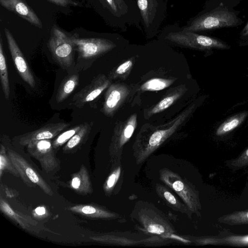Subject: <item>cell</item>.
<instances>
[{
    "mask_svg": "<svg viewBox=\"0 0 248 248\" xmlns=\"http://www.w3.org/2000/svg\"><path fill=\"white\" fill-rule=\"evenodd\" d=\"M73 41L78 52V60L91 61L112 49L115 45L110 40L101 38H79L73 34Z\"/></svg>",
    "mask_w": 248,
    "mask_h": 248,
    "instance_id": "obj_3",
    "label": "cell"
},
{
    "mask_svg": "<svg viewBox=\"0 0 248 248\" xmlns=\"http://www.w3.org/2000/svg\"><path fill=\"white\" fill-rule=\"evenodd\" d=\"M244 190V193L245 194H247L248 193V184L246 186V188H245Z\"/></svg>",
    "mask_w": 248,
    "mask_h": 248,
    "instance_id": "obj_37",
    "label": "cell"
},
{
    "mask_svg": "<svg viewBox=\"0 0 248 248\" xmlns=\"http://www.w3.org/2000/svg\"><path fill=\"white\" fill-rule=\"evenodd\" d=\"M179 96L180 94L178 93L167 96L155 105L149 114H153L164 110L170 106Z\"/></svg>",
    "mask_w": 248,
    "mask_h": 248,
    "instance_id": "obj_28",
    "label": "cell"
},
{
    "mask_svg": "<svg viewBox=\"0 0 248 248\" xmlns=\"http://www.w3.org/2000/svg\"><path fill=\"white\" fill-rule=\"evenodd\" d=\"M120 173V169L119 168L113 172L108 177L107 181V186L110 188L113 186Z\"/></svg>",
    "mask_w": 248,
    "mask_h": 248,
    "instance_id": "obj_30",
    "label": "cell"
},
{
    "mask_svg": "<svg viewBox=\"0 0 248 248\" xmlns=\"http://www.w3.org/2000/svg\"><path fill=\"white\" fill-rule=\"evenodd\" d=\"M72 187L78 192L87 194L91 192V184L87 170L84 166L75 174L71 180Z\"/></svg>",
    "mask_w": 248,
    "mask_h": 248,
    "instance_id": "obj_17",
    "label": "cell"
},
{
    "mask_svg": "<svg viewBox=\"0 0 248 248\" xmlns=\"http://www.w3.org/2000/svg\"><path fill=\"white\" fill-rule=\"evenodd\" d=\"M148 231L152 233L161 234L165 232L164 228L159 224H150L147 228Z\"/></svg>",
    "mask_w": 248,
    "mask_h": 248,
    "instance_id": "obj_32",
    "label": "cell"
},
{
    "mask_svg": "<svg viewBox=\"0 0 248 248\" xmlns=\"http://www.w3.org/2000/svg\"><path fill=\"white\" fill-rule=\"evenodd\" d=\"M172 82V80L162 78H153L144 83L141 89L143 91H157L162 90L169 86Z\"/></svg>",
    "mask_w": 248,
    "mask_h": 248,
    "instance_id": "obj_25",
    "label": "cell"
},
{
    "mask_svg": "<svg viewBox=\"0 0 248 248\" xmlns=\"http://www.w3.org/2000/svg\"><path fill=\"white\" fill-rule=\"evenodd\" d=\"M247 126H248V123H247Z\"/></svg>",
    "mask_w": 248,
    "mask_h": 248,
    "instance_id": "obj_38",
    "label": "cell"
},
{
    "mask_svg": "<svg viewBox=\"0 0 248 248\" xmlns=\"http://www.w3.org/2000/svg\"><path fill=\"white\" fill-rule=\"evenodd\" d=\"M194 105L187 111L179 115L170 127L164 130H159L155 132L150 137L148 144L144 151L143 156H146L156 149L167 138L170 136L185 120L192 110Z\"/></svg>",
    "mask_w": 248,
    "mask_h": 248,
    "instance_id": "obj_12",
    "label": "cell"
},
{
    "mask_svg": "<svg viewBox=\"0 0 248 248\" xmlns=\"http://www.w3.org/2000/svg\"><path fill=\"white\" fill-rule=\"evenodd\" d=\"M201 245L229 246L237 247H248V234H235L226 230L218 235L202 237L197 240Z\"/></svg>",
    "mask_w": 248,
    "mask_h": 248,
    "instance_id": "obj_11",
    "label": "cell"
},
{
    "mask_svg": "<svg viewBox=\"0 0 248 248\" xmlns=\"http://www.w3.org/2000/svg\"><path fill=\"white\" fill-rule=\"evenodd\" d=\"M35 212L37 215L42 216L46 214V209L44 207L40 206L35 209Z\"/></svg>",
    "mask_w": 248,
    "mask_h": 248,
    "instance_id": "obj_35",
    "label": "cell"
},
{
    "mask_svg": "<svg viewBox=\"0 0 248 248\" xmlns=\"http://www.w3.org/2000/svg\"><path fill=\"white\" fill-rule=\"evenodd\" d=\"M82 125L83 124H78L59 134L58 137L53 141V147L58 148L66 142H67L81 129Z\"/></svg>",
    "mask_w": 248,
    "mask_h": 248,
    "instance_id": "obj_26",
    "label": "cell"
},
{
    "mask_svg": "<svg viewBox=\"0 0 248 248\" xmlns=\"http://www.w3.org/2000/svg\"><path fill=\"white\" fill-rule=\"evenodd\" d=\"M73 36L56 25L52 27L48 47L54 61L64 69L71 68L74 62L76 50Z\"/></svg>",
    "mask_w": 248,
    "mask_h": 248,
    "instance_id": "obj_1",
    "label": "cell"
},
{
    "mask_svg": "<svg viewBox=\"0 0 248 248\" xmlns=\"http://www.w3.org/2000/svg\"><path fill=\"white\" fill-rule=\"evenodd\" d=\"M92 123H85L83 124L81 129L77 132L66 143L63 148L64 151L73 149L80 145L88 138L89 135Z\"/></svg>",
    "mask_w": 248,
    "mask_h": 248,
    "instance_id": "obj_21",
    "label": "cell"
},
{
    "mask_svg": "<svg viewBox=\"0 0 248 248\" xmlns=\"http://www.w3.org/2000/svg\"><path fill=\"white\" fill-rule=\"evenodd\" d=\"M4 31L11 55L18 74L24 81L34 88L36 83L35 78L16 41L8 29L4 28Z\"/></svg>",
    "mask_w": 248,
    "mask_h": 248,
    "instance_id": "obj_7",
    "label": "cell"
},
{
    "mask_svg": "<svg viewBox=\"0 0 248 248\" xmlns=\"http://www.w3.org/2000/svg\"><path fill=\"white\" fill-rule=\"evenodd\" d=\"M132 65V62L130 60L126 61L119 65L115 71L117 74L121 75L125 73Z\"/></svg>",
    "mask_w": 248,
    "mask_h": 248,
    "instance_id": "obj_31",
    "label": "cell"
},
{
    "mask_svg": "<svg viewBox=\"0 0 248 248\" xmlns=\"http://www.w3.org/2000/svg\"><path fill=\"white\" fill-rule=\"evenodd\" d=\"M241 35L244 37L248 36V22L242 30Z\"/></svg>",
    "mask_w": 248,
    "mask_h": 248,
    "instance_id": "obj_36",
    "label": "cell"
},
{
    "mask_svg": "<svg viewBox=\"0 0 248 248\" xmlns=\"http://www.w3.org/2000/svg\"><path fill=\"white\" fill-rule=\"evenodd\" d=\"M248 116V111L243 110L232 115L222 123L215 130V137L217 140H224L225 138L240 126Z\"/></svg>",
    "mask_w": 248,
    "mask_h": 248,
    "instance_id": "obj_15",
    "label": "cell"
},
{
    "mask_svg": "<svg viewBox=\"0 0 248 248\" xmlns=\"http://www.w3.org/2000/svg\"><path fill=\"white\" fill-rule=\"evenodd\" d=\"M0 79L4 97L6 99L8 100L10 93V85L8 69L3 47L2 38L1 34L0 35Z\"/></svg>",
    "mask_w": 248,
    "mask_h": 248,
    "instance_id": "obj_19",
    "label": "cell"
},
{
    "mask_svg": "<svg viewBox=\"0 0 248 248\" xmlns=\"http://www.w3.org/2000/svg\"><path fill=\"white\" fill-rule=\"evenodd\" d=\"M136 124L137 116L134 114L131 116L126 122L121 133L119 134V145L122 146L131 138L134 131Z\"/></svg>",
    "mask_w": 248,
    "mask_h": 248,
    "instance_id": "obj_24",
    "label": "cell"
},
{
    "mask_svg": "<svg viewBox=\"0 0 248 248\" xmlns=\"http://www.w3.org/2000/svg\"><path fill=\"white\" fill-rule=\"evenodd\" d=\"M168 38L178 44L201 50L228 49L230 47L219 39L190 31L172 32L169 34Z\"/></svg>",
    "mask_w": 248,
    "mask_h": 248,
    "instance_id": "obj_4",
    "label": "cell"
},
{
    "mask_svg": "<svg viewBox=\"0 0 248 248\" xmlns=\"http://www.w3.org/2000/svg\"><path fill=\"white\" fill-rule=\"evenodd\" d=\"M163 196L165 199L170 204L175 206L178 205L177 200L174 196L167 190H164L163 192Z\"/></svg>",
    "mask_w": 248,
    "mask_h": 248,
    "instance_id": "obj_33",
    "label": "cell"
},
{
    "mask_svg": "<svg viewBox=\"0 0 248 248\" xmlns=\"http://www.w3.org/2000/svg\"><path fill=\"white\" fill-rule=\"evenodd\" d=\"M109 84V81L105 75H98L90 84L74 95L72 99L73 105L78 108L83 107L99 96L108 87Z\"/></svg>",
    "mask_w": 248,
    "mask_h": 248,
    "instance_id": "obj_8",
    "label": "cell"
},
{
    "mask_svg": "<svg viewBox=\"0 0 248 248\" xmlns=\"http://www.w3.org/2000/svg\"><path fill=\"white\" fill-rule=\"evenodd\" d=\"M7 153L13 166L27 185H37L46 194L53 195L50 186L25 158L12 150L8 149Z\"/></svg>",
    "mask_w": 248,
    "mask_h": 248,
    "instance_id": "obj_5",
    "label": "cell"
},
{
    "mask_svg": "<svg viewBox=\"0 0 248 248\" xmlns=\"http://www.w3.org/2000/svg\"><path fill=\"white\" fill-rule=\"evenodd\" d=\"M225 164L233 172L248 168V148L237 157L225 161Z\"/></svg>",
    "mask_w": 248,
    "mask_h": 248,
    "instance_id": "obj_23",
    "label": "cell"
},
{
    "mask_svg": "<svg viewBox=\"0 0 248 248\" xmlns=\"http://www.w3.org/2000/svg\"><path fill=\"white\" fill-rule=\"evenodd\" d=\"M79 83L78 74L65 77L58 89L56 99L58 103L64 101L76 89Z\"/></svg>",
    "mask_w": 248,
    "mask_h": 248,
    "instance_id": "obj_16",
    "label": "cell"
},
{
    "mask_svg": "<svg viewBox=\"0 0 248 248\" xmlns=\"http://www.w3.org/2000/svg\"><path fill=\"white\" fill-rule=\"evenodd\" d=\"M0 4L30 24L40 29L43 28L40 19L25 0H0Z\"/></svg>",
    "mask_w": 248,
    "mask_h": 248,
    "instance_id": "obj_9",
    "label": "cell"
},
{
    "mask_svg": "<svg viewBox=\"0 0 248 248\" xmlns=\"http://www.w3.org/2000/svg\"><path fill=\"white\" fill-rule=\"evenodd\" d=\"M5 169L10 171L11 173L16 176H19V173L15 169L8 155H6L4 147L1 145L0 154V175L2 171Z\"/></svg>",
    "mask_w": 248,
    "mask_h": 248,
    "instance_id": "obj_27",
    "label": "cell"
},
{
    "mask_svg": "<svg viewBox=\"0 0 248 248\" xmlns=\"http://www.w3.org/2000/svg\"><path fill=\"white\" fill-rule=\"evenodd\" d=\"M217 221L229 225L248 224V209L236 211L220 217Z\"/></svg>",
    "mask_w": 248,
    "mask_h": 248,
    "instance_id": "obj_20",
    "label": "cell"
},
{
    "mask_svg": "<svg viewBox=\"0 0 248 248\" xmlns=\"http://www.w3.org/2000/svg\"><path fill=\"white\" fill-rule=\"evenodd\" d=\"M172 187L183 199L190 210L195 212L198 215L201 209L199 194L197 191L192 188L181 180H177L172 184Z\"/></svg>",
    "mask_w": 248,
    "mask_h": 248,
    "instance_id": "obj_14",
    "label": "cell"
},
{
    "mask_svg": "<svg viewBox=\"0 0 248 248\" xmlns=\"http://www.w3.org/2000/svg\"><path fill=\"white\" fill-rule=\"evenodd\" d=\"M147 0H138V3L139 7L142 12H145L148 7Z\"/></svg>",
    "mask_w": 248,
    "mask_h": 248,
    "instance_id": "obj_34",
    "label": "cell"
},
{
    "mask_svg": "<svg viewBox=\"0 0 248 248\" xmlns=\"http://www.w3.org/2000/svg\"><path fill=\"white\" fill-rule=\"evenodd\" d=\"M50 139L32 141L27 145L29 153L39 161L46 172L54 170L58 166Z\"/></svg>",
    "mask_w": 248,
    "mask_h": 248,
    "instance_id": "obj_6",
    "label": "cell"
},
{
    "mask_svg": "<svg viewBox=\"0 0 248 248\" xmlns=\"http://www.w3.org/2000/svg\"><path fill=\"white\" fill-rule=\"evenodd\" d=\"M69 125L70 124L63 122L47 124L38 129L22 135L19 143L27 146L32 141L53 138Z\"/></svg>",
    "mask_w": 248,
    "mask_h": 248,
    "instance_id": "obj_10",
    "label": "cell"
},
{
    "mask_svg": "<svg viewBox=\"0 0 248 248\" xmlns=\"http://www.w3.org/2000/svg\"><path fill=\"white\" fill-rule=\"evenodd\" d=\"M55 5L62 7L67 6H82V3L76 0H46Z\"/></svg>",
    "mask_w": 248,
    "mask_h": 248,
    "instance_id": "obj_29",
    "label": "cell"
},
{
    "mask_svg": "<svg viewBox=\"0 0 248 248\" xmlns=\"http://www.w3.org/2000/svg\"><path fill=\"white\" fill-rule=\"evenodd\" d=\"M0 207L2 212L17 222L24 229H27L31 224H35L34 220L29 219L27 217L16 213L2 198H0Z\"/></svg>",
    "mask_w": 248,
    "mask_h": 248,
    "instance_id": "obj_22",
    "label": "cell"
},
{
    "mask_svg": "<svg viewBox=\"0 0 248 248\" xmlns=\"http://www.w3.org/2000/svg\"><path fill=\"white\" fill-rule=\"evenodd\" d=\"M240 19L228 8L219 6L194 20L184 29L186 31H198L237 26Z\"/></svg>",
    "mask_w": 248,
    "mask_h": 248,
    "instance_id": "obj_2",
    "label": "cell"
},
{
    "mask_svg": "<svg viewBox=\"0 0 248 248\" xmlns=\"http://www.w3.org/2000/svg\"><path fill=\"white\" fill-rule=\"evenodd\" d=\"M127 92L126 88L120 85L110 86L105 94L102 112L107 116L112 115L126 96Z\"/></svg>",
    "mask_w": 248,
    "mask_h": 248,
    "instance_id": "obj_13",
    "label": "cell"
},
{
    "mask_svg": "<svg viewBox=\"0 0 248 248\" xmlns=\"http://www.w3.org/2000/svg\"><path fill=\"white\" fill-rule=\"evenodd\" d=\"M69 210L90 217L109 218L114 216L111 213L91 205H77L70 207Z\"/></svg>",
    "mask_w": 248,
    "mask_h": 248,
    "instance_id": "obj_18",
    "label": "cell"
}]
</instances>
